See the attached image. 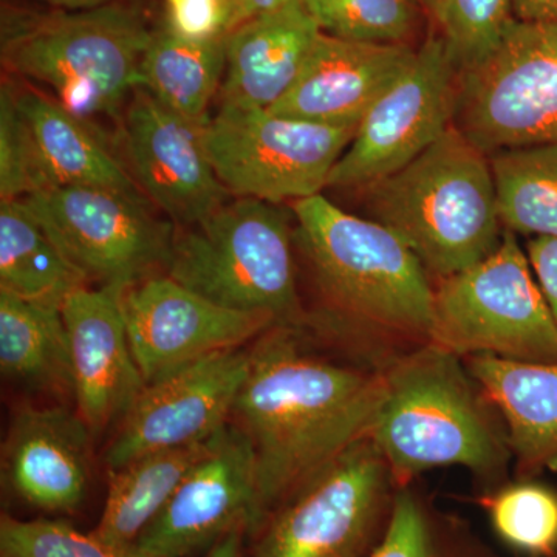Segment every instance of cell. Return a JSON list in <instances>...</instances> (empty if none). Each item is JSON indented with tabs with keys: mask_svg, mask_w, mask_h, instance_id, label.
I'll list each match as a JSON object with an SVG mask.
<instances>
[{
	"mask_svg": "<svg viewBox=\"0 0 557 557\" xmlns=\"http://www.w3.org/2000/svg\"><path fill=\"white\" fill-rule=\"evenodd\" d=\"M512 14L519 21H556L557 0H512Z\"/></svg>",
	"mask_w": 557,
	"mask_h": 557,
	"instance_id": "74e56055",
	"label": "cell"
},
{
	"mask_svg": "<svg viewBox=\"0 0 557 557\" xmlns=\"http://www.w3.org/2000/svg\"><path fill=\"white\" fill-rule=\"evenodd\" d=\"M0 557H156L137 545H116L81 533L62 520L0 518Z\"/></svg>",
	"mask_w": 557,
	"mask_h": 557,
	"instance_id": "1f68e13d",
	"label": "cell"
},
{
	"mask_svg": "<svg viewBox=\"0 0 557 557\" xmlns=\"http://www.w3.org/2000/svg\"><path fill=\"white\" fill-rule=\"evenodd\" d=\"M161 28L190 40L228 38V0H164Z\"/></svg>",
	"mask_w": 557,
	"mask_h": 557,
	"instance_id": "836d02e7",
	"label": "cell"
},
{
	"mask_svg": "<svg viewBox=\"0 0 557 557\" xmlns=\"http://www.w3.org/2000/svg\"><path fill=\"white\" fill-rule=\"evenodd\" d=\"M454 126L486 156L557 143V20H512L485 60L458 72Z\"/></svg>",
	"mask_w": 557,
	"mask_h": 557,
	"instance_id": "9c48e42d",
	"label": "cell"
},
{
	"mask_svg": "<svg viewBox=\"0 0 557 557\" xmlns=\"http://www.w3.org/2000/svg\"><path fill=\"white\" fill-rule=\"evenodd\" d=\"M132 351L146 383L219 354L240 348L276 327L262 311L228 309L156 274L121 292Z\"/></svg>",
	"mask_w": 557,
	"mask_h": 557,
	"instance_id": "4fadbf2b",
	"label": "cell"
},
{
	"mask_svg": "<svg viewBox=\"0 0 557 557\" xmlns=\"http://www.w3.org/2000/svg\"><path fill=\"white\" fill-rule=\"evenodd\" d=\"M54 10L79 11L101 9V7L120 5V3H129L134 5L135 0H44Z\"/></svg>",
	"mask_w": 557,
	"mask_h": 557,
	"instance_id": "f35d334b",
	"label": "cell"
},
{
	"mask_svg": "<svg viewBox=\"0 0 557 557\" xmlns=\"http://www.w3.org/2000/svg\"><path fill=\"white\" fill-rule=\"evenodd\" d=\"M369 438L398 486L431 469L461 467L485 493L504 485L512 458L504 420L465 358L432 343L388 359Z\"/></svg>",
	"mask_w": 557,
	"mask_h": 557,
	"instance_id": "7a4b0ae2",
	"label": "cell"
},
{
	"mask_svg": "<svg viewBox=\"0 0 557 557\" xmlns=\"http://www.w3.org/2000/svg\"><path fill=\"white\" fill-rule=\"evenodd\" d=\"M458 69L445 39L429 36L368 115L330 174V188L364 189L416 160L450 126Z\"/></svg>",
	"mask_w": 557,
	"mask_h": 557,
	"instance_id": "7c38bea8",
	"label": "cell"
},
{
	"mask_svg": "<svg viewBox=\"0 0 557 557\" xmlns=\"http://www.w3.org/2000/svg\"><path fill=\"white\" fill-rule=\"evenodd\" d=\"M361 193L368 219L397 234L429 276L471 269L504 239L490 157L456 126Z\"/></svg>",
	"mask_w": 557,
	"mask_h": 557,
	"instance_id": "277c9868",
	"label": "cell"
},
{
	"mask_svg": "<svg viewBox=\"0 0 557 557\" xmlns=\"http://www.w3.org/2000/svg\"><path fill=\"white\" fill-rule=\"evenodd\" d=\"M458 72L480 64L515 20L512 0H429Z\"/></svg>",
	"mask_w": 557,
	"mask_h": 557,
	"instance_id": "4dcf8cb0",
	"label": "cell"
},
{
	"mask_svg": "<svg viewBox=\"0 0 557 557\" xmlns=\"http://www.w3.org/2000/svg\"><path fill=\"white\" fill-rule=\"evenodd\" d=\"M153 32L129 3L51 13L3 11L2 61L47 84L54 100L90 123L112 116L139 87Z\"/></svg>",
	"mask_w": 557,
	"mask_h": 557,
	"instance_id": "5b68a950",
	"label": "cell"
},
{
	"mask_svg": "<svg viewBox=\"0 0 557 557\" xmlns=\"http://www.w3.org/2000/svg\"><path fill=\"white\" fill-rule=\"evenodd\" d=\"M87 284L126 289L166 271L174 223L148 199L86 186H49L22 199Z\"/></svg>",
	"mask_w": 557,
	"mask_h": 557,
	"instance_id": "8fae6325",
	"label": "cell"
},
{
	"mask_svg": "<svg viewBox=\"0 0 557 557\" xmlns=\"http://www.w3.org/2000/svg\"><path fill=\"white\" fill-rule=\"evenodd\" d=\"M300 2L325 35L369 44H409L417 30L420 11L424 10L418 0Z\"/></svg>",
	"mask_w": 557,
	"mask_h": 557,
	"instance_id": "f546056e",
	"label": "cell"
},
{
	"mask_svg": "<svg viewBox=\"0 0 557 557\" xmlns=\"http://www.w3.org/2000/svg\"><path fill=\"white\" fill-rule=\"evenodd\" d=\"M205 126L134 90L124 138L135 182L150 203L180 228H189L228 201L207 149Z\"/></svg>",
	"mask_w": 557,
	"mask_h": 557,
	"instance_id": "2e32d148",
	"label": "cell"
},
{
	"mask_svg": "<svg viewBox=\"0 0 557 557\" xmlns=\"http://www.w3.org/2000/svg\"><path fill=\"white\" fill-rule=\"evenodd\" d=\"M394 355L332 357L307 338L304 322L255 341L233 416L258 460V531L282 502L369 437Z\"/></svg>",
	"mask_w": 557,
	"mask_h": 557,
	"instance_id": "6da1fadb",
	"label": "cell"
},
{
	"mask_svg": "<svg viewBox=\"0 0 557 557\" xmlns=\"http://www.w3.org/2000/svg\"><path fill=\"white\" fill-rule=\"evenodd\" d=\"M258 460L251 438L228 424L137 541L156 557H185L240 522L258 531Z\"/></svg>",
	"mask_w": 557,
	"mask_h": 557,
	"instance_id": "9a60e30c",
	"label": "cell"
},
{
	"mask_svg": "<svg viewBox=\"0 0 557 557\" xmlns=\"http://www.w3.org/2000/svg\"><path fill=\"white\" fill-rule=\"evenodd\" d=\"M416 50L409 44L355 42L321 33L298 78L269 110L327 126H358Z\"/></svg>",
	"mask_w": 557,
	"mask_h": 557,
	"instance_id": "ac0fdd59",
	"label": "cell"
},
{
	"mask_svg": "<svg viewBox=\"0 0 557 557\" xmlns=\"http://www.w3.org/2000/svg\"><path fill=\"white\" fill-rule=\"evenodd\" d=\"M502 544L520 557H557V491L531 478L478 498Z\"/></svg>",
	"mask_w": 557,
	"mask_h": 557,
	"instance_id": "f1b7e54d",
	"label": "cell"
},
{
	"mask_svg": "<svg viewBox=\"0 0 557 557\" xmlns=\"http://www.w3.org/2000/svg\"><path fill=\"white\" fill-rule=\"evenodd\" d=\"M86 285L24 200H0V289L62 309Z\"/></svg>",
	"mask_w": 557,
	"mask_h": 557,
	"instance_id": "d4e9b609",
	"label": "cell"
},
{
	"mask_svg": "<svg viewBox=\"0 0 557 557\" xmlns=\"http://www.w3.org/2000/svg\"><path fill=\"white\" fill-rule=\"evenodd\" d=\"M91 434L78 410L17 409L2 446L3 485L33 508L75 511L89 487Z\"/></svg>",
	"mask_w": 557,
	"mask_h": 557,
	"instance_id": "d6986e66",
	"label": "cell"
},
{
	"mask_svg": "<svg viewBox=\"0 0 557 557\" xmlns=\"http://www.w3.org/2000/svg\"><path fill=\"white\" fill-rule=\"evenodd\" d=\"M525 251L557 324V239L533 237L528 240Z\"/></svg>",
	"mask_w": 557,
	"mask_h": 557,
	"instance_id": "e575fe53",
	"label": "cell"
},
{
	"mask_svg": "<svg viewBox=\"0 0 557 557\" xmlns=\"http://www.w3.org/2000/svg\"><path fill=\"white\" fill-rule=\"evenodd\" d=\"M289 2L293 0H228L231 32L236 30L245 22L281 10Z\"/></svg>",
	"mask_w": 557,
	"mask_h": 557,
	"instance_id": "d590c367",
	"label": "cell"
},
{
	"mask_svg": "<svg viewBox=\"0 0 557 557\" xmlns=\"http://www.w3.org/2000/svg\"><path fill=\"white\" fill-rule=\"evenodd\" d=\"M465 362L504 420L520 475L557 471V362L493 355H474Z\"/></svg>",
	"mask_w": 557,
	"mask_h": 557,
	"instance_id": "44dd1931",
	"label": "cell"
},
{
	"mask_svg": "<svg viewBox=\"0 0 557 557\" xmlns=\"http://www.w3.org/2000/svg\"><path fill=\"white\" fill-rule=\"evenodd\" d=\"M418 2H420V5L423 7V9L428 11L429 0H418Z\"/></svg>",
	"mask_w": 557,
	"mask_h": 557,
	"instance_id": "ab89813d",
	"label": "cell"
},
{
	"mask_svg": "<svg viewBox=\"0 0 557 557\" xmlns=\"http://www.w3.org/2000/svg\"><path fill=\"white\" fill-rule=\"evenodd\" d=\"M218 435L183 448L146 454L124 467L110 469L104 508L91 533L110 544H137L180 483L208 456Z\"/></svg>",
	"mask_w": 557,
	"mask_h": 557,
	"instance_id": "603a6c76",
	"label": "cell"
},
{
	"mask_svg": "<svg viewBox=\"0 0 557 557\" xmlns=\"http://www.w3.org/2000/svg\"><path fill=\"white\" fill-rule=\"evenodd\" d=\"M321 33L300 0L231 32L220 106L270 109L298 78Z\"/></svg>",
	"mask_w": 557,
	"mask_h": 557,
	"instance_id": "ffe728a7",
	"label": "cell"
},
{
	"mask_svg": "<svg viewBox=\"0 0 557 557\" xmlns=\"http://www.w3.org/2000/svg\"><path fill=\"white\" fill-rule=\"evenodd\" d=\"M0 369L7 380L28 391L73 397L72 355L61 309L0 289Z\"/></svg>",
	"mask_w": 557,
	"mask_h": 557,
	"instance_id": "cb8c5ba5",
	"label": "cell"
},
{
	"mask_svg": "<svg viewBox=\"0 0 557 557\" xmlns=\"http://www.w3.org/2000/svg\"><path fill=\"white\" fill-rule=\"evenodd\" d=\"M16 100L38 143L51 186H86L146 199L90 123L38 90H16Z\"/></svg>",
	"mask_w": 557,
	"mask_h": 557,
	"instance_id": "7402d4cb",
	"label": "cell"
},
{
	"mask_svg": "<svg viewBox=\"0 0 557 557\" xmlns=\"http://www.w3.org/2000/svg\"><path fill=\"white\" fill-rule=\"evenodd\" d=\"M295 240L278 205L237 197L175 231L164 274L219 306L302 324Z\"/></svg>",
	"mask_w": 557,
	"mask_h": 557,
	"instance_id": "8992f818",
	"label": "cell"
},
{
	"mask_svg": "<svg viewBox=\"0 0 557 557\" xmlns=\"http://www.w3.org/2000/svg\"><path fill=\"white\" fill-rule=\"evenodd\" d=\"M398 487L372 440H359L271 512L251 557H372Z\"/></svg>",
	"mask_w": 557,
	"mask_h": 557,
	"instance_id": "ba28073f",
	"label": "cell"
},
{
	"mask_svg": "<svg viewBox=\"0 0 557 557\" xmlns=\"http://www.w3.org/2000/svg\"><path fill=\"white\" fill-rule=\"evenodd\" d=\"M372 557H500L471 523L443 511L416 482L399 486L386 536Z\"/></svg>",
	"mask_w": 557,
	"mask_h": 557,
	"instance_id": "83f0119b",
	"label": "cell"
},
{
	"mask_svg": "<svg viewBox=\"0 0 557 557\" xmlns=\"http://www.w3.org/2000/svg\"><path fill=\"white\" fill-rule=\"evenodd\" d=\"M226 69V38L190 40L159 28L141 62L139 87L183 119L207 124Z\"/></svg>",
	"mask_w": 557,
	"mask_h": 557,
	"instance_id": "484cf974",
	"label": "cell"
},
{
	"mask_svg": "<svg viewBox=\"0 0 557 557\" xmlns=\"http://www.w3.org/2000/svg\"><path fill=\"white\" fill-rule=\"evenodd\" d=\"M292 212L319 288L348 327L387 354L431 343L435 287L397 234L321 194L293 201Z\"/></svg>",
	"mask_w": 557,
	"mask_h": 557,
	"instance_id": "3957f363",
	"label": "cell"
},
{
	"mask_svg": "<svg viewBox=\"0 0 557 557\" xmlns=\"http://www.w3.org/2000/svg\"><path fill=\"white\" fill-rule=\"evenodd\" d=\"M357 129L220 106L205 126V141L231 196L281 205L321 194Z\"/></svg>",
	"mask_w": 557,
	"mask_h": 557,
	"instance_id": "30bf717a",
	"label": "cell"
},
{
	"mask_svg": "<svg viewBox=\"0 0 557 557\" xmlns=\"http://www.w3.org/2000/svg\"><path fill=\"white\" fill-rule=\"evenodd\" d=\"M498 214L515 234L557 239V143L490 153Z\"/></svg>",
	"mask_w": 557,
	"mask_h": 557,
	"instance_id": "4316f807",
	"label": "cell"
},
{
	"mask_svg": "<svg viewBox=\"0 0 557 557\" xmlns=\"http://www.w3.org/2000/svg\"><path fill=\"white\" fill-rule=\"evenodd\" d=\"M431 343L461 358L557 362L556 319L515 233L505 230L482 262L440 278Z\"/></svg>",
	"mask_w": 557,
	"mask_h": 557,
	"instance_id": "52a82bcc",
	"label": "cell"
},
{
	"mask_svg": "<svg viewBox=\"0 0 557 557\" xmlns=\"http://www.w3.org/2000/svg\"><path fill=\"white\" fill-rule=\"evenodd\" d=\"M248 369L249 350L233 348L148 384L110 442L108 471L146 454L214 437L230 424Z\"/></svg>",
	"mask_w": 557,
	"mask_h": 557,
	"instance_id": "5bb4252c",
	"label": "cell"
},
{
	"mask_svg": "<svg viewBox=\"0 0 557 557\" xmlns=\"http://www.w3.org/2000/svg\"><path fill=\"white\" fill-rule=\"evenodd\" d=\"M51 186L38 143L10 83L0 87V200H21Z\"/></svg>",
	"mask_w": 557,
	"mask_h": 557,
	"instance_id": "d6a6232c",
	"label": "cell"
},
{
	"mask_svg": "<svg viewBox=\"0 0 557 557\" xmlns=\"http://www.w3.org/2000/svg\"><path fill=\"white\" fill-rule=\"evenodd\" d=\"M115 287L75 289L62 306L73 369V398L91 432L129 412L148 383L135 361Z\"/></svg>",
	"mask_w": 557,
	"mask_h": 557,
	"instance_id": "e0dca14e",
	"label": "cell"
},
{
	"mask_svg": "<svg viewBox=\"0 0 557 557\" xmlns=\"http://www.w3.org/2000/svg\"><path fill=\"white\" fill-rule=\"evenodd\" d=\"M248 536V523H237L212 544L207 557H244L245 539Z\"/></svg>",
	"mask_w": 557,
	"mask_h": 557,
	"instance_id": "8d00e7d4",
	"label": "cell"
}]
</instances>
